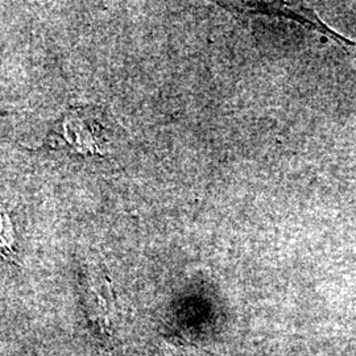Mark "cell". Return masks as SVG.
I'll list each match as a JSON object with an SVG mask.
<instances>
[{"label":"cell","mask_w":356,"mask_h":356,"mask_svg":"<svg viewBox=\"0 0 356 356\" xmlns=\"http://www.w3.org/2000/svg\"><path fill=\"white\" fill-rule=\"evenodd\" d=\"M226 11L234 13L238 17H251L256 15H264L272 17H284L293 20L301 26L309 28L317 33H321L337 44L343 49L356 48V42L338 35L329 26H326L312 10L305 8L300 4L281 3V1H234V3H218Z\"/></svg>","instance_id":"obj_1"},{"label":"cell","mask_w":356,"mask_h":356,"mask_svg":"<svg viewBox=\"0 0 356 356\" xmlns=\"http://www.w3.org/2000/svg\"><path fill=\"white\" fill-rule=\"evenodd\" d=\"M85 120L78 118V115L72 114L70 118H67L65 120L64 127L72 128V131H76V140L74 145L76 149L82 151V152H90L91 154H97L98 153V138L95 131L92 129L91 124L83 123Z\"/></svg>","instance_id":"obj_2"},{"label":"cell","mask_w":356,"mask_h":356,"mask_svg":"<svg viewBox=\"0 0 356 356\" xmlns=\"http://www.w3.org/2000/svg\"><path fill=\"white\" fill-rule=\"evenodd\" d=\"M0 256L4 260L15 259V234L13 223L6 210L0 206Z\"/></svg>","instance_id":"obj_3"}]
</instances>
